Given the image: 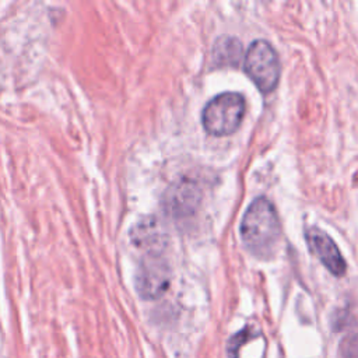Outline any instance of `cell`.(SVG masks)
<instances>
[{
	"label": "cell",
	"mask_w": 358,
	"mask_h": 358,
	"mask_svg": "<svg viewBox=\"0 0 358 358\" xmlns=\"http://www.w3.org/2000/svg\"><path fill=\"white\" fill-rule=\"evenodd\" d=\"M130 241L137 248L147 249V252H161L166 241V234L155 217H147L130 229Z\"/></svg>",
	"instance_id": "52a82bcc"
},
{
	"label": "cell",
	"mask_w": 358,
	"mask_h": 358,
	"mask_svg": "<svg viewBox=\"0 0 358 358\" xmlns=\"http://www.w3.org/2000/svg\"><path fill=\"white\" fill-rule=\"evenodd\" d=\"M242 53V43L234 36L220 38L213 49V60L218 66H235Z\"/></svg>",
	"instance_id": "ba28073f"
},
{
	"label": "cell",
	"mask_w": 358,
	"mask_h": 358,
	"mask_svg": "<svg viewBox=\"0 0 358 358\" xmlns=\"http://www.w3.org/2000/svg\"><path fill=\"white\" fill-rule=\"evenodd\" d=\"M343 358H358V331L345 336L340 344Z\"/></svg>",
	"instance_id": "9c48e42d"
},
{
	"label": "cell",
	"mask_w": 358,
	"mask_h": 358,
	"mask_svg": "<svg viewBox=\"0 0 358 358\" xmlns=\"http://www.w3.org/2000/svg\"><path fill=\"white\" fill-rule=\"evenodd\" d=\"M305 238L310 250L331 274L338 277L345 273V260L341 256L336 242L324 231L310 227L305 231Z\"/></svg>",
	"instance_id": "8992f818"
},
{
	"label": "cell",
	"mask_w": 358,
	"mask_h": 358,
	"mask_svg": "<svg viewBox=\"0 0 358 358\" xmlns=\"http://www.w3.org/2000/svg\"><path fill=\"white\" fill-rule=\"evenodd\" d=\"M171 268L161 252H147L136 270L134 284L144 299L159 298L169 287Z\"/></svg>",
	"instance_id": "277c9868"
},
{
	"label": "cell",
	"mask_w": 358,
	"mask_h": 358,
	"mask_svg": "<svg viewBox=\"0 0 358 358\" xmlns=\"http://www.w3.org/2000/svg\"><path fill=\"white\" fill-rule=\"evenodd\" d=\"M250 337H253V331H250L249 327L243 329L242 331H239L238 334H235L229 343H228V354L231 355V358H236V352L239 350V347L246 341L249 340Z\"/></svg>",
	"instance_id": "30bf717a"
},
{
	"label": "cell",
	"mask_w": 358,
	"mask_h": 358,
	"mask_svg": "<svg viewBox=\"0 0 358 358\" xmlns=\"http://www.w3.org/2000/svg\"><path fill=\"white\" fill-rule=\"evenodd\" d=\"M281 235L278 214L266 197L255 199L246 208L241 222V238L245 246L256 256L273 255Z\"/></svg>",
	"instance_id": "6da1fadb"
},
{
	"label": "cell",
	"mask_w": 358,
	"mask_h": 358,
	"mask_svg": "<svg viewBox=\"0 0 358 358\" xmlns=\"http://www.w3.org/2000/svg\"><path fill=\"white\" fill-rule=\"evenodd\" d=\"M245 113V99L238 92H222L207 102L201 113L204 129L214 136L238 130Z\"/></svg>",
	"instance_id": "7a4b0ae2"
},
{
	"label": "cell",
	"mask_w": 358,
	"mask_h": 358,
	"mask_svg": "<svg viewBox=\"0 0 358 358\" xmlns=\"http://www.w3.org/2000/svg\"><path fill=\"white\" fill-rule=\"evenodd\" d=\"M245 71L262 92L275 88L280 78V59L274 48L264 39H256L245 55Z\"/></svg>",
	"instance_id": "3957f363"
},
{
	"label": "cell",
	"mask_w": 358,
	"mask_h": 358,
	"mask_svg": "<svg viewBox=\"0 0 358 358\" xmlns=\"http://www.w3.org/2000/svg\"><path fill=\"white\" fill-rule=\"evenodd\" d=\"M201 201V189L194 179L183 178L175 182L162 199L164 210L173 218L193 215Z\"/></svg>",
	"instance_id": "5b68a950"
}]
</instances>
